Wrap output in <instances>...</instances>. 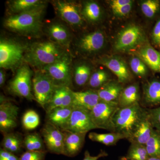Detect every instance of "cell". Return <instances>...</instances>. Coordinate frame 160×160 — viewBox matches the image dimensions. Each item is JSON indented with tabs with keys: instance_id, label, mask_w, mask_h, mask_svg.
<instances>
[{
	"instance_id": "28",
	"label": "cell",
	"mask_w": 160,
	"mask_h": 160,
	"mask_svg": "<svg viewBox=\"0 0 160 160\" xmlns=\"http://www.w3.org/2000/svg\"><path fill=\"white\" fill-rule=\"evenodd\" d=\"M144 99L146 103L151 105L160 104V81L154 80L144 87Z\"/></svg>"
},
{
	"instance_id": "18",
	"label": "cell",
	"mask_w": 160,
	"mask_h": 160,
	"mask_svg": "<svg viewBox=\"0 0 160 160\" xmlns=\"http://www.w3.org/2000/svg\"><path fill=\"white\" fill-rule=\"evenodd\" d=\"M155 131L149 113L146 115L128 140L131 143L145 145Z\"/></svg>"
},
{
	"instance_id": "34",
	"label": "cell",
	"mask_w": 160,
	"mask_h": 160,
	"mask_svg": "<svg viewBox=\"0 0 160 160\" xmlns=\"http://www.w3.org/2000/svg\"><path fill=\"white\" fill-rule=\"evenodd\" d=\"M22 124L26 130H33L39 125V116L34 110H27L23 115Z\"/></svg>"
},
{
	"instance_id": "15",
	"label": "cell",
	"mask_w": 160,
	"mask_h": 160,
	"mask_svg": "<svg viewBox=\"0 0 160 160\" xmlns=\"http://www.w3.org/2000/svg\"><path fill=\"white\" fill-rule=\"evenodd\" d=\"M105 36L102 31L96 30L84 35L76 43L80 52L91 54L99 51L105 45Z\"/></svg>"
},
{
	"instance_id": "40",
	"label": "cell",
	"mask_w": 160,
	"mask_h": 160,
	"mask_svg": "<svg viewBox=\"0 0 160 160\" xmlns=\"http://www.w3.org/2000/svg\"><path fill=\"white\" fill-rule=\"evenodd\" d=\"M152 39L156 46L160 48V19L155 25L152 32Z\"/></svg>"
},
{
	"instance_id": "1",
	"label": "cell",
	"mask_w": 160,
	"mask_h": 160,
	"mask_svg": "<svg viewBox=\"0 0 160 160\" xmlns=\"http://www.w3.org/2000/svg\"><path fill=\"white\" fill-rule=\"evenodd\" d=\"M47 2L19 14L8 16L3 26L8 31L22 36L38 38L43 32V22Z\"/></svg>"
},
{
	"instance_id": "29",
	"label": "cell",
	"mask_w": 160,
	"mask_h": 160,
	"mask_svg": "<svg viewBox=\"0 0 160 160\" xmlns=\"http://www.w3.org/2000/svg\"><path fill=\"white\" fill-rule=\"evenodd\" d=\"M88 137L93 142L102 143L107 146H113L120 140L125 138L122 134L116 132L107 133L91 132L88 135Z\"/></svg>"
},
{
	"instance_id": "31",
	"label": "cell",
	"mask_w": 160,
	"mask_h": 160,
	"mask_svg": "<svg viewBox=\"0 0 160 160\" xmlns=\"http://www.w3.org/2000/svg\"><path fill=\"white\" fill-rule=\"evenodd\" d=\"M44 140L36 132L28 133L23 138V147L26 151H46Z\"/></svg>"
},
{
	"instance_id": "7",
	"label": "cell",
	"mask_w": 160,
	"mask_h": 160,
	"mask_svg": "<svg viewBox=\"0 0 160 160\" xmlns=\"http://www.w3.org/2000/svg\"><path fill=\"white\" fill-rule=\"evenodd\" d=\"M32 82L36 102L45 109L58 86L49 75L41 69L35 70Z\"/></svg>"
},
{
	"instance_id": "37",
	"label": "cell",
	"mask_w": 160,
	"mask_h": 160,
	"mask_svg": "<svg viewBox=\"0 0 160 160\" xmlns=\"http://www.w3.org/2000/svg\"><path fill=\"white\" fill-rule=\"evenodd\" d=\"M130 65L132 70L137 75L144 77L147 74V69L146 64L139 58H132L130 61Z\"/></svg>"
},
{
	"instance_id": "43",
	"label": "cell",
	"mask_w": 160,
	"mask_h": 160,
	"mask_svg": "<svg viewBox=\"0 0 160 160\" xmlns=\"http://www.w3.org/2000/svg\"><path fill=\"white\" fill-rule=\"evenodd\" d=\"M108 155V153L106 151L101 150L100 153L97 156H92L90 155V153L88 150H86L84 153V158L83 160H98L100 158L105 157Z\"/></svg>"
},
{
	"instance_id": "27",
	"label": "cell",
	"mask_w": 160,
	"mask_h": 160,
	"mask_svg": "<svg viewBox=\"0 0 160 160\" xmlns=\"http://www.w3.org/2000/svg\"><path fill=\"white\" fill-rule=\"evenodd\" d=\"M91 74V66L86 63H79L72 68V80L78 86L86 85L89 82Z\"/></svg>"
},
{
	"instance_id": "23",
	"label": "cell",
	"mask_w": 160,
	"mask_h": 160,
	"mask_svg": "<svg viewBox=\"0 0 160 160\" xmlns=\"http://www.w3.org/2000/svg\"><path fill=\"white\" fill-rule=\"evenodd\" d=\"M119 82H108L97 90L100 101L118 102L123 88Z\"/></svg>"
},
{
	"instance_id": "30",
	"label": "cell",
	"mask_w": 160,
	"mask_h": 160,
	"mask_svg": "<svg viewBox=\"0 0 160 160\" xmlns=\"http://www.w3.org/2000/svg\"><path fill=\"white\" fill-rule=\"evenodd\" d=\"M81 12L83 18L91 22H98L102 16L101 7L94 1L86 2L83 5Z\"/></svg>"
},
{
	"instance_id": "4",
	"label": "cell",
	"mask_w": 160,
	"mask_h": 160,
	"mask_svg": "<svg viewBox=\"0 0 160 160\" xmlns=\"http://www.w3.org/2000/svg\"><path fill=\"white\" fill-rule=\"evenodd\" d=\"M29 44L12 38L1 37L0 40L1 69H16L24 63V58Z\"/></svg>"
},
{
	"instance_id": "38",
	"label": "cell",
	"mask_w": 160,
	"mask_h": 160,
	"mask_svg": "<svg viewBox=\"0 0 160 160\" xmlns=\"http://www.w3.org/2000/svg\"><path fill=\"white\" fill-rule=\"evenodd\" d=\"M46 151H26L21 155L20 160H45Z\"/></svg>"
},
{
	"instance_id": "17",
	"label": "cell",
	"mask_w": 160,
	"mask_h": 160,
	"mask_svg": "<svg viewBox=\"0 0 160 160\" xmlns=\"http://www.w3.org/2000/svg\"><path fill=\"white\" fill-rule=\"evenodd\" d=\"M72 91L67 86H58L51 100L46 106V112L58 107H67L72 106Z\"/></svg>"
},
{
	"instance_id": "16",
	"label": "cell",
	"mask_w": 160,
	"mask_h": 160,
	"mask_svg": "<svg viewBox=\"0 0 160 160\" xmlns=\"http://www.w3.org/2000/svg\"><path fill=\"white\" fill-rule=\"evenodd\" d=\"M63 131L64 134L63 155L69 157H74L82 150L87 133Z\"/></svg>"
},
{
	"instance_id": "9",
	"label": "cell",
	"mask_w": 160,
	"mask_h": 160,
	"mask_svg": "<svg viewBox=\"0 0 160 160\" xmlns=\"http://www.w3.org/2000/svg\"><path fill=\"white\" fill-rule=\"evenodd\" d=\"M119 108L118 102L100 101L90 111L92 119L97 129L113 132L112 119Z\"/></svg>"
},
{
	"instance_id": "46",
	"label": "cell",
	"mask_w": 160,
	"mask_h": 160,
	"mask_svg": "<svg viewBox=\"0 0 160 160\" xmlns=\"http://www.w3.org/2000/svg\"><path fill=\"white\" fill-rule=\"evenodd\" d=\"M147 160H160V157H149Z\"/></svg>"
},
{
	"instance_id": "36",
	"label": "cell",
	"mask_w": 160,
	"mask_h": 160,
	"mask_svg": "<svg viewBox=\"0 0 160 160\" xmlns=\"http://www.w3.org/2000/svg\"><path fill=\"white\" fill-rule=\"evenodd\" d=\"M160 2L157 0H147L141 4L143 14L147 18H152L157 13L159 9Z\"/></svg>"
},
{
	"instance_id": "20",
	"label": "cell",
	"mask_w": 160,
	"mask_h": 160,
	"mask_svg": "<svg viewBox=\"0 0 160 160\" xmlns=\"http://www.w3.org/2000/svg\"><path fill=\"white\" fill-rule=\"evenodd\" d=\"M72 106H81L91 110L100 101L97 91H72Z\"/></svg>"
},
{
	"instance_id": "2",
	"label": "cell",
	"mask_w": 160,
	"mask_h": 160,
	"mask_svg": "<svg viewBox=\"0 0 160 160\" xmlns=\"http://www.w3.org/2000/svg\"><path fill=\"white\" fill-rule=\"evenodd\" d=\"M70 50L48 39L29 44L24 58L27 63L35 70L41 69L59 59Z\"/></svg>"
},
{
	"instance_id": "26",
	"label": "cell",
	"mask_w": 160,
	"mask_h": 160,
	"mask_svg": "<svg viewBox=\"0 0 160 160\" xmlns=\"http://www.w3.org/2000/svg\"><path fill=\"white\" fill-rule=\"evenodd\" d=\"M2 149L15 154L19 153L23 147V138L20 133L10 132L4 134L1 143Z\"/></svg>"
},
{
	"instance_id": "5",
	"label": "cell",
	"mask_w": 160,
	"mask_h": 160,
	"mask_svg": "<svg viewBox=\"0 0 160 160\" xmlns=\"http://www.w3.org/2000/svg\"><path fill=\"white\" fill-rule=\"evenodd\" d=\"M30 66L24 62L15 71L14 76L8 84V89L12 94L36 101L32 91V78L34 72Z\"/></svg>"
},
{
	"instance_id": "8",
	"label": "cell",
	"mask_w": 160,
	"mask_h": 160,
	"mask_svg": "<svg viewBox=\"0 0 160 160\" xmlns=\"http://www.w3.org/2000/svg\"><path fill=\"white\" fill-rule=\"evenodd\" d=\"M58 17L69 27L78 28L82 26L84 18L78 4L73 1L57 0L52 2Z\"/></svg>"
},
{
	"instance_id": "47",
	"label": "cell",
	"mask_w": 160,
	"mask_h": 160,
	"mask_svg": "<svg viewBox=\"0 0 160 160\" xmlns=\"http://www.w3.org/2000/svg\"><path fill=\"white\" fill-rule=\"evenodd\" d=\"M118 160H132L126 157H121Z\"/></svg>"
},
{
	"instance_id": "11",
	"label": "cell",
	"mask_w": 160,
	"mask_h": 160,
	"mask_svg": "<svg viewBox=\"0 0 160 160\" xmlns=\"http://www.w3.org/2000/svg\"><path fill=\"white\" fill-rule=\"evenodd\" d=\"M144 40L145 36L141 28L136 25H130L120 32L114 48L118 51H128L137 47Z\"/></svg>"
},
{
	"instance_id": "44",
	"label": "cell",
	"mask_w": 160,
	"mask_h": 160,
	"mask_svg": "<svg viewBox=\"0 0 160 160\" xmlns=\"http://www.w3.org/2000/svg\"><path fill=\"white\" fill-rule=\"evenodd\" d=\"M132 3L130 0H113L110 2L112 9H117L123 6Z\"/></svg>"
},
{
	"instance_id": "24",
	"label": "cell",
	"mask_w": 160,
	"mask_h": 160,
	"mask_svg": "<svg viewBox=\"0 0 160 160\" xmlns=\"http://www.w3.org/2000/svg\"><path fill=\"white\" fill-rule=\"evenodd\" d=\"M140 58L155 72H160V52L150 46L146 45L139 51Z\"/></svg>"
},
{
	"instance_id": "32",
	"label": "cell",
	"mask_w": 160,
	"mask_h": 160,
	"mask_svg": "<svg viewBox=\"0 0 160 160\" xmlns=\"http://www.w3.org/2000/svg\"><path fill=\"white\" fill-rule=\"evenodd\" d=\"M126 157L132 160H147L150 157L145 145L131 143Z\"/></svg>"
},
{
	"instance_id": "25",
	"label": "cell",
	"mask_w": 160,
	"mask_h": 160,
	"mask_svg": "<svg viewBox=\"0 0 160 160\" xmlns=\"http://www.w3.org/2000/svg\"><path fill=\"white\" fill-rule=\"evenodd\" d=\"M139 89L137 84H132L123 89L118 101L120 108L129 107L139 103Z\"/></svg>"
},
{
	"instance_id": "21",
	"label": "cell",
	"mask_w": 160,
	"mask_h": 160,
	"mask_svg": "<svg viewBox=\"0 0 160 160\" xmlns=\"http://www.w3.org/2000/svg\"><path fill=\"white\" fill-rule=\"evenodd\" d=\"M73 106L58 107L46 112V122L63 130L71 116Z\"/></svg>"
},
{
	"instance_id": "35",
	"label": "cell",
	"mask_w": 160,
	"mask_h": 160,
	"mask_svg": "<svg viewBox=\"0 0 160 160\" xmlns=\"http://www.w3.org/2000/svg\"><path fill=\"white\" fill-rule=\"evenodd\" d=\"M109 76L106 71L98 70L91 74L88 82L89 85L93 89H99L108 82Z\"/></svg>"
},
{
	"instance_id": "10",
	"label": "cell",
	"mask_w": 160,
	"mask_h": 160,
	"mask_svg": "<svg viewBox=\"0 0 160 160\" xmlns=\"http://www.w3.org/2000/svg\"><path fill=\"white\" fill-rule=\"evenodd\" d=\"M72 106L71 116L62 131L87 133L90 130L97 129L92 119L90 110L81 106Z\"/></svg>"
},
{
	"instance_id": "45",
	"label": "cell",
	"mask_w": 160,
	"mask_h": 160,
	"mask_svg": "<svg viewBox=\"0 0 160 160\" xmlns=\"http://www.w3.org/2000/svg\"><path fill=\"white\" fill-rule=\"evenodd\" d=\"M6 79V72L5 69H1V70H0V86L1 88L5 85Z\"/></svg>"
},
{
	"instance_id": "19",
	"label": "cell",
	"mask_w": 160,
	"mask_h": 160,
	"mask_svg": "<svg viewBox=\"0 0 160 160\" xmlns=\"http://www.w3.org/2000/svg\"><path fill=\"white\" fill-rule=\"evenodd\" d=\"M100 63L108 68L117 77L120 83L129 82L131 76L126 63L122 60L117 58H105L102 59Z\"/></svg>"
},
{
	"instance_id": "22",
	"label": "cell",
	"mask_w": 160,
	"mask_h": 160,
	"mask_svg": "<svg viewBox=\"0 0 160 160\" xmlns=\"http://www.w3.org/2000/svg\"><path fill=\"white\" fill-rule=\"evenodd\" d=\"M46 2L42 0H10L6 2V13L7 16L19 14Z\"/></svg>"
},
{
	"instance_id": "12",
	"label": "cell",
	"mask_w": 160,
	"mask_h": 160,
	"mask_svg": "<svg viewBox=\"0 0 160 160\" xmlns=\"http://www.w3.org/2000/svg\"><path fill=\"white\" fill-rule=\"evenodd\" d=\"M19 108L6 98L1 95L0 131L3 135L12 132L18 126Z\"/></svg>"
},
{
	"instance_id": "39",
	"label": "cell",
	"mask_w": 160,
	"mask_h": 160,
	"mask_svg": "<svg viewBox=\"0 0 160 160\" xmlns=\"http://www.w3.org/2000/svg\"><path fill=\"white\" fill-rule=\"evenodd\" d=\"M149 117L155 130L160 133V106L149 110Z\"/></svg>"
},
{
	"instance_id": "33",
	"label": "cell",
	"mask_w": 160,
	"mask_h": 160,
	"mask_svg": "<svg viewBox=\"0 0 160 160\" xmlns=\"http://www.w3.org/2000/svg\"><path fill=\"white\" fill-rule=\"evenodd\" d=\"M145 146L150 157H160V133L155 130Z\"/></svg>"
},
{
	"instance_id": "3",
	"label": "cell",
	"mask_w": 160,
	"mask_h": 160,
	"mask_svg": "<svg viewBox=\"0 0 160 160\" xmlns=\"http://www.w3.org/2000/svg\"><path fill=\"white\" fill-rule=\"evenodd\" d=\"M148 112V110L142 108L139 103L119 108L112 119L113 132L120 133L128 139Z\"/></svg>"
},
{
	"instance_id": "14",
	"label": "cell",
	"mask_w": 160,
	"mask_h": 160,
	"mask_svg": "<svg viewBox=\"0 0 160 160\" xmlns=\"http://www.w3.org/2000/svg\"><path fill=\"white\" fill-rule=\"evenodd\" d=\"M41 130L47 150L51 153L63 154L64 146L63 131L48 122L45 124Z\"/></svg>"
},
{
	"instance_id": "13",
	"label": "cell",
	"mask_w": 160,
	"mask_h": 160,
	"mask_svg": "<svg viewBox=\"0 0 160 160\" xmlns=\"http://www.w3.org/2000/svg\"><path fill=\"white\" fill-rule=\"evenodd\" d=\"M43 31L48 37V39L55 43L70 50L72 41V34L70 27L62 22L53 21L47 24Z\"/></svg>"
},
{
	"instance_id": "42",
	"label": "cell",
	"mask_w": 160,
	"mask_h": 160,
	"mask_svg": "<svg viewBox=\"0 0 160 160\" xmlns=\"http://www.w3.org/2000/svg\"><path fill=\"white\" fill-rule=\"evenodd\" d=\"M0 160H20L15 154L1 148L0 149Z\"/></svg>"
},
{
	"instance_id": "41",
	"label": "cell",
	"mask_w": 160,
	"mask_h": 160,
	"mask_svg": "<svg viewBox=\"0 0 160 160\" xmlns=\"http://www.w3.org/2000/svg\"><path fill=\"white\" fill-rule=\"evenodd\" d=\"M132 8V3L122 6L117 9H112L113 13L119 17H123L129 14Z\"/></svg>"
},
{
	"instance_id": "6",
	"label": "cell",
	"mask_w": 160,
	"mask_h": 160,
	"mask_svg": "<svg viewBox=\"0 0 160 160\" xmlns=\"http://www.w3.org/2000/svg\"><path fill=\"white\" fill-rule=\"evenodd\" d=\"M72 59L71 52H69L59 59L41 70L49 75L57 86L71 88L73 81Z\"/></svg>"
}]
</instances>
